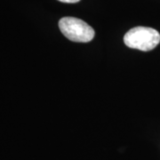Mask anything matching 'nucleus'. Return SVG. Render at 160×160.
I'll return each instance as SVG.
<instances>
[{
    "label": "nucleus",
    "instance_id": "f257e3e1",
    "mask_svg": "<svg viewBox=\"0 0 160 160\" xmlns=\"http://www.w3.org/2000/svg\"><path fill=\"white\" fill-rule=\"evenodd\" d=\"M126 46L140 51L153 50L160 43V34L156 29L149 27H135L131 29L124 37Z\"/></svg>",
    "mask_w": 160,
    "mask_h": 160
},
{
    "label": "nucleus",
    "instance_id": "7ed1b4c3",
    "mask_svg": "<svg viewBox=\"0 0 160 160\" xmlns=\"http://www.w3.org/2000/svg\"><path fill=\"white\" fill-rule=\"evenodd\" d=\"M58 1H61L62 3H68V4H74V3L79 2L80 0H58Z\"/></svg>",
    "mask_w": 160,
    "mask_h": 160
},
{
    "label": "nucleus",
    "instance_id": "f03ea898",
    "mask_svg": "<svg viewBox=\"0 0 160 160\" xmlns=\"http://www.w3.org/2000/svg\"><path fill=\"white\" fill-rule=\"evenodd\" d=\"M59 28L68 39L73 42H90L95 34L90 25L75 17L62 18L59 22Z\"/></svg>",
    "mask_w": 160,
    "mask_h": 160
}]
</instances>
